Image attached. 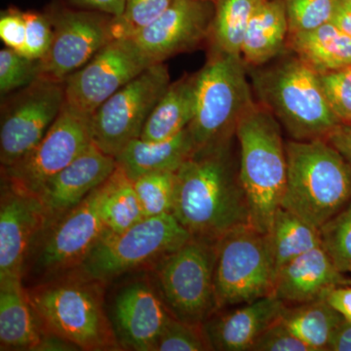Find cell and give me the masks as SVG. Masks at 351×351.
<instances>
[{
    "label": "cell",
    "mask_w": 351,
    "mask_h": 351,
    "mask_svg": "<svg viewBox=\"0 0 351 351\" xmlns=\"http://www.w3.org/2000/svg\"><path fill=\"white\" fill-rule=\"evenodd\" d=\"M93 143L91 117L64 104L56 121L27 156L1 168L2 181L38 196L44 186Z\"/></svg>",
    "instance_id": "4fadbf2b"
},
{
    "label": "cell",
    "mask_w": 351,
    "mask_h": 351,
    "mask_svg": "<svg viewBox=\"0 0 351 351\" xmlns=\"http://www.w3.org/2000/svg\"><path fill=\"white\" fill-rule=\"evenodd\" d=\"M100 215L107 230L121 233L145 219L133 181L117 166L104 182Z\"/></svg>",
    "instance_id": "f546056e"
},
{
    "label": "cell",
    "mask_w": 351,
    "mask_h": 351,
    "mask_svg": "<svg viewBox=\"0 0 351 351\" xmlns=\"http://www.w3.org/2000/svg\"><path fill=\"white\" fill-rule=\"evenodd\" d=\"M193 239L173 214L145 218L121 233L106 230L78 272L106 283L136 267L160 260Z\"/></svg>",
    "instance_id": "52a82bcc"
},
{
    "label": "cell",
    "mask_w": 351,
    "mask_h": 351,
    "mask_svg": "<svg viewBox=\"0 0 351 351\" xmlns=\"http://www.w3.org/2000/svg\"><path fill=\"white\" fill-rule=\"evenodd\" d=\"M322 247L341 272L351 267V200L320 228Z\"/></svg>",
    "instance_id": "1f68e13d"
},
{
    "label": "cell",
    "mask_w": 351,
    "mask_h": 351,
    "mask_svg": "<svg viewBox=\"0 0 351 351\" xmlns=\"http://www.w3.org/2000/svg\"><path fill=\"white\" fill-rule=\"evenodd\" d=\"M214 277L218 311L274 295L276 270L267 233L244 226L219 239Z\"/></svg>",
    "instance_id": "ba28073f"
},
{
    "label": "cell",
    "mask_w": 351,
    "mask_h": 351,
    "mask_svg": "<svg viewBox=\"0 0 351 351\" xmlns=\"http://www.w3.org/2000/svg\"><path fill=\"white\" fill-rule=\"evenodd\" d=\"M287 49L318 75L351 64V38L332 22L313 31L289 36Z\"/></svg>",
    "instance_id": "484cf974"
},
{
    "label": "cell",
    "mask_w": 351,
    "mask_h": 351,
    "mask_svg": "<svg viewBox=\"0 0 351 351\" xmlns=\"http://www.w3.org/2000/svg\"><path fill=\"white\" fill-rule=\"evenodd\" d=\"M52 43L39 60L40 80L64 83L113 39L112 16L56 3L48 9Z\"/></svg>",
    "instance_id": "8fae6325"
},
{
    "label": "cell",
    "mask_w": 351,
    "mask_h": 351,
    "mask_svg": "<svg viewBox=\"0 0 351 351\" xmlns=\"http://www.w3.org/2000/svg\"><path fill=\"white\" fill-rule=\"evenodd\" d=\"M332 22L351 38V0H339Z\"/></svg>",
    "instance_id": "bcb514c9"
},
{
    "label": "cell",
    "mask_w": 351,
    "mask_h": 351,
    "mask_svg": "<svg viewBox=\"0 0 351 351\" xmlns=\"http://www.w3.org/2000/svg\"><path fill=\"white\" fill-rule=\"evenodd\" d=\"M103 184L76 206L46 225L34 242V270L57 276L77 269L104 232L107 230L100 215Z\"/></svg>",
    "instance_id": "5bb4252c"
},
{
    "label": "cell",
    "mask_w": 351,
    "mask_h": 351,
    "mask_svg": "<svg viewBox=\"0 0 351 351\" xmlns=\"http://www.w3.org/2000/svg\"><path fill=\"white\" fill-rule=\"evenodd\" d=\"M215 2L172 0L165 12L133 39L152 64L208 44Z\"/></svg>",
    "instance_id": "2e32d148"
},
{
    "label": "cell",
    "mask_w": 351,
    "mask_h": 351,
    "mask_svg": "<svg viewBox=\"0 0 351 351\" xmlns=\"http://www.w3.org/2000/svg\"><path fill=\"white\" fill-rule=\"evenodd\" d=\"M117 167L115 157L101 152L92 143L73 162L54 176L38 195L47 223L80 204L107 181Z\"/></svg>",
    "instance_id": "d6986e66"
},
{
    "label": "cell",
    "mask_w": 351,
    "mask_h": 351,
    "mask_svg": "<svg viewBox=\"0 0 351 351\" xmlns=\"http://www.w3.org/2000/svg\"><path fill=\"white\" fill-rule=\"evenodd\" d=\"M286 156L281 207L320 230L351 200V166L325 138L289 140Z\"/></svg>",
    "instance_id": "277c9868"
},
{
    "label": "cell",
    "mask_w": 351,
    "mask_h": 351,
    "mask_svg": "<svg viewBox=\"0 0 351 351\" xmlns=\"http://www.w3.org/2000/svg\"><path fill=\"white\" fill-rule=\"evenodd\" d=\"M322 246L291 261L276 276L274 295L286 304L324 300L332 289L350 285Z\"/></svg>",
    "instance_id": "44dd1931"
},
{
    "label": "cell",
    "mask_w": 351,
    "mask_h": 351,
    "mask_svg": "<svg viewBox=\"0 0 351 351\" xmlns=\"http://www.w3.org/2000/svg\"><path fill=\"white\" fill-rule=\"evenodd\" d=\"M289 24L284 0H267L251 18L241 46L247 68H258L287 49Z\"/></svg>",
    "instance_id": "603a6c76"
},
{
    "label": "cell",
    "mask_w": 351,
    "mask_h": 351,
    "mask_svg": "<svg viewBox=\"0 0 351 351\" xmlns=\"http://www.w3.org/2000/svg\"><path fill=\"white\" fill-rule=\"evenodd\" d=\"M217 242L191 239L160 258L156 276L171 315L202 325L218 311L215 292Z\"/></svg>",
    "instance_id": "9c48e42d"
},
{
    "label": "cell",
    "mask_w": 351,
    "mask_h": 351,
    "mask_svg": "<svg viewBox=\"0 0 351 351\" xmlns=\"http://www.w3.org/2000/svg\"><path fill=\"white\" fill-rule=\"evenodd\" d=\"M196 151L189 127L160 142L138 138L131 141L115 156L117 166L134 181L141 176L160 171L176 172Z\"/></svg>",
    "instance_id": "7402d4cb"
},
{
    "label": "cell",
    "mask_w": 351,
    "mask_h": 351,
    "mask_svg": "<svg viewBox=\"0 0 351 351\" xmlns=\"http://www.w3.org/2000/svg\"><path fill=\"white\" fill-rule=\"evenodd\" d=\"M239 173L250 225L269 232L281 207L287 184V156L282 127L262 104L256 101L237 128Z\"/></svg>",
    "instance_id": "3957f363"
},
{
    "label": "cell",
    "mask_w": 351,
    "mask_h": 351,
    "mask_svg": "<svg viewBox=\"0 0 351 351\" xmlns=\"http://www.w3.org/2000/svg\"><path fill=\"white\" fill-rule=\"evenodd\" d=\"M145 218L172 214L176 172L160 171L141 176L133 181Z\"/></svg>",
    "instance_id": "4dcf8cb0"
},
{
    "label": "cell",
    "mask_w": 351,
    "mask_h": 351,
    "mask_svg": "<svg viewBox=\"0 0 351 351\" xmlns=\"http://www.w3.org/2000/svg\"><path fill=\"white\" fill-rule=\"evenodd\" d=\"M254 95L291 140L326 138L341 123L323 91L319 75L292 51L258 68H248Z\"/></svg>",
    "instance_id": "7a4b0ae2"
},
{
    "label": "cell",
    "mask_w": 351,
    "mask_h": 351,
    "mask_svg": "<svg viewBox=\"0 0 351 351\" xmlns=\"http://www.w3.org/2000/svg\"><path fill=\"white\" fill-rule=\"evenodd\" d=\"M170 83L167 66L156 63L124 85L92 114L94 144L115 157L128 143L140 138Z\"/></svg>",
    "instance_id": "30bf717a"
},
{
    "label": "cell",
    "mask_w": 351,
    "mask_h": 351,
    "mask_svg": "<svg viewBox=\"0 0 351 351\" xmlns=\"http://www.w3.org/2000/svg\"><path fill=\"white\" fill-rule=\"evenodd\" d=\"M350 272H351V267H350Z\"/></svg>",
    "instance_id": "c3c4849f"
},
{
    "label": "cell",
    "mask_w": 351,
    "mask_h": 351,
    "mask_svg": "<svg viewBox=\"0 0 351 351\" xmlns=\"http://www.w3.org/2000/svg\"><path fill=\"white\" fill-rule=\"evenodd\" d=\"M196 73L170 83L145 122L141 138L160 142L181 133L195 112Z\"/></svg>",
    "instance_id": "d4e9b609"
},
{
    "label": "cell",
    "mask_w": 351,
    "mask_h": 351,
    "mask_svg": "<svg viewBox=\"0 0 351 351\" xmlns=\"http://www.w3.org/2000/svg\"><path fill=\"white\" fill-rule=\"evenodd\" d=\"M103 284L77 272L25 291L44 332L69 339L80 350H120L104 308Z\"/></svg>",
    "instance_id": "5b68a950"
},
{
    "label": "cell",
    "mask_w": 351,
    "mask_h": 351,
    "mask_svg": "<svg viewBox=\"0 0 351 351\" xmlns=\"http://www.w3.org/2000/svg\"><path fill=\"white\" fill-rule=\"evenodd\" d=\"M25 20L24 11L10 7L0 16V38L7 48L22 54L25 43Z\"/></svg>",
    "instance_id": "ab89813d"
},
{
    "label": "cell",
    "mask_w": 351,
    "mask_h": 351,
    "mask_svg": "<svg viewBox=\"0 0 351 351\" xmlns=\"http://www.w3.org/2000/svg\"><path fill=\"white\" fill-rule=\"evenodd\" d=\"M39 61L23 56L17 51H0V93L7 96L38 80Z\"/></svg>",
    "instance_id": "e575fe53"
},
{
    "label": "cell",
    "mask_w": 351,
    "mask_h": 351,
    "mask_svg": "<svg viewBox=\"0 0 351 351\" xmlns=\"http://www.w3.org/2000/svg\"><path fill=\"white\" fill-rule=\"evenodd\" d=\"M289 36L313 31L334 19L339 0H284Z\"/></svg>",
    "instance_id": "836d02e7"
},
{
    "label": "cell",
    "mask_w": 351,
    "mask_h": 351,
    "mask_svg": "<svg viewBox=\"0 0 351 351\" xmlns=\"http://www.w3.org/2000/svg\"><path fill=\"white\" fill-rule=\"evenodd\" d=\"M126 0H66L64 3L75 8L98 11L112 17H119L124 11Z\"/></svg>",
    "instance_id": "60d3db41"
},
{
    "label": "cell",
    "mask_w": 351,
    "mask_h": 351,
    "mask_svg": "<svg viewBox=\"0 0 351 351\" xmlns=\"http://www.w3.org/2000/svg\"><path fill=\"white\" fill-rule=\"evenodd\" d=\"M351 166V122H341L326 138Z\"/></svg>",
    "instance_id": "b9f144b4"
},
{
    "label": "cell",
    "mask_w": 351,
    "mask_h": 351,
    "mask_svg": "<svg viewBox=\"0 0 351 351\" xmlns=\"http://www.w3.org/2000/svg\"><path fill=\"white\" fill-rule=\"evenodd\" d=\"M152 64L133 38L112 39L64 80V104L91 117L113 94Z\"/></svg>",
    "instance_id": "9a60e30c"
},
{
    "label": "cell",
    "mask_w": 351,
    "mask_h": 351,
    "mask_svg": "<svg viewBox=\"0 0 351 351\" xmlns=\"http://www.w3.org/2000/svg\"><path fill=\"white\" fill-rule=\"evenodd\" d=\"M80 350L75 343L69 339L62 338L52 332H43L40 341L34 351H71Z\"/></svg>",
    "instance_id": "f6af8a7d"
},
{
    "label": "cell",
    "mask_w": 351,
    "mask_h": 351,
    "mask_svg": "<svg viewBox=\"0 0 351 351\" xmlns=\"http://www.w3.org/2000/svg\"><path fill=\"white\" fill-rule=\"evenodd\" d=\"M345 319L325 300L286 304L279 320L311 351H327L332 332Z\"/></svg>",
    "instance_id": "83f0119b"
},
{
    "label": "cell",
    "mask_w": 351,
    "mask_h": 351,
    "mask_svg": "<svg viewBox=\"0 0 351 351\" xmlns=\"http://www.w3.org/2000/svg\"><path fill=\"white\" fill-rule=\"evenodd\" d=\"M47 223L38 196L2 181L0 202V282L21 280L32 246Z\"/></svg>",
    "instance_id": "e0dca14e"
},
{
    "label": "cell",
    "mask_w": 351,
    "mask_h": 351,
    "mask_svg": "<svg viewBox=\"0 0 351 351\" xmlns=\"http://www.w3.org/2000/svg\"><path fill=\"white\" fill-rule=\"evenodd\" d=\"M43 332L22 281L0 282L1 350H34Z\"/></svg>",
    "instance_id": "cb8c5ba5"
},
{
    "label": "cell",
    "mask_w": 351,
    "mask_h": 351,
    "mask_svg": "<svg viewBox=\"0 0 351 351\" xmlns=\"http://www.w3.org/2000/svg\"><path fill=\"white\" fill-rule=\"evenodd\" d=\"M324 300L337 313L351 322V287L348 285L332 289Z\"/></svg>",
    "instance_id": "7bdbcfd3"
},
{
    "label": "cell",
    "mask_w": 351,
    "mask_h": 351,
    "mask_svg": "<svg viewBox=\"0 0 351 351\" xmlns=\"http://www.w3.org/2000/svg\"><path fill=\"white\" fill-rule=\"evenodd\" d=\"M213 350L202 325L191 324L171 316L166 323L156 351Z\"/></svg>",
    "instance_id": "d590c367"
},
{
    "label": "cell",
    "mask_w": 351,
    "mask_h": 351,
    "mask_svg": "<svg viewBox=\"0 0 351 351\" xmlns=\"http://www.w3.org/2000/svg\"><path fill=\"white\" fill-rule=\"evenodd\" d=\"M172 214L191 237L212 242L251 226L237 135L197 149L176 171Z\"/></svg>",
    "instance_id": "6da1fadb"
},
{
    "label": "cell",
    "mask_w": 351,
    "mask_h": 351,
    "mask_svg": "<svg viewBox=\"0 0 351 351\" xmlns=\"http://www.w3.org/2000/svg\"><path fill=\"white\" fill-rule=\"evenodd\" d=\"M172 0H126L123 13L113 17V39L133 38L158 19Z\"/></svg>",
    "instance_id": "d6a6232c"
},
{
    "label": "cell",
    "mask_w": 351,
    "mask_h": 351,
    "mask_svg": "<svg viewBox=\"0 0 351 351\" xmlns=\"http://www.w3.org/2000/svg\"><path fill=\"white\" fill-rule=\"evenodd\" d=\"M171 316L152 286L136 281L125 286L115 298L112 324L122 350L156 351Z\"/></svg>",
    "instance_id": "ac0fdd59"
},
{
    "label": "cell",
    "mask_w": 351,
    "mask_h": 351,
    "mask_svg": "<svg viewBox=\"0 0 351 351\" xmlns=\"http://www.w3.org/2000/svg\"><path fill=\"white\" fill-rule=\"evenodd\" d=\"M327 351H351V322L343 319L332 332Z\"/></svg>",
    "instance_id": "ee69618b"
},
{
    "label": "cell",
    "mask_w": 351,
    "mask_h": 351,
    "mask_svg": "<svg viewBox=\"0 0 351 351\" xmlns=\"http://www.w3.org/2000/svg\"><path fill=\"white\" fill-rule=\"evenodd\" d=\"M328 103L341 122H351V64L319 75Z\"/></svg>",
    "instance_id": "8d00e7d4"
},
{
    "label": "cell",
    "mask_w": 351,
    "mask_h": 351,
    "mask_svg": "<svg viewBox=\"0 0 351 351\" xmlns=\"http://www.w3.org/2000/svg\"><path fill=\"white\" fill-rule=\"evenodd\" d=\"M206 1L216 2V1H217V0H206Z\"/></svg>",
    "instance_id": "7dc6e473"
},
{
    "label": "cell",
    "mask_w": 351,
    "mask_h": 351,
    "mask_svg": "<svg viewBox=\"0 0 351 351\" xmlns=\"http://www.w3.org/2000/svg\"><path fill=\"white\" fill-rule=\"evenodd\" d=\"M285 302L276 295L244 304L226 313H214L203 323L212 350L251 351L265 330L280 318Z\"/></svg>",
    "instance_id": "ffe728a7"
},
{
    "label": "cell",
    "mask_w": 351,
    "mask_h": 351,
    "mask_svg": "<svg viewBox=\"0 0 351 351\" xmlns=\"http://www.w3.org/2000/svg\"><path fill=\"white\" fill-rule=\"evenodd\" d=\"M241 56L210 49L196 73L195 112L189 129L196 151L235 137L245 113L256 103Z\"/></svg>",
    "instance_id": "8992f818"
},
{
    "label": "cell",
    "mask_w": 351,
    "mask_h": 351,
    "mask_svg": "<svg viewBox=\"0 0 351 351\" xmlns=\"http://www.w3.org/2000/svg\"><path fill=\"white\" fill-rule=\"evenodd\" d=\"M267 234L274 256L276 276L279 270L291 261L322 246L320 230L283 207L277 210Z\"/></svg>",
    "instance_id": "4316f807"
},
{
    "label": "cell",
    "mask_w": 351,
    "mask_h": 351,
    "mask_svg": "<svg viewBox=\"0 0 351 351\" xmlns=\"http://www.w3.org/2000/svg\"><path fill=\"white\" fill-rule=\"evenodd\" d=\"M64 101V83L40 78L6 96L0 124L1 168L18 162L43 140Z\"/></svg>",
    "instance_id": "7c38bea8"
},
{
    "label": "cell",
    "mask_w": 351,
    "mask_h": 351,
    "mask_svg": "<svg viewBox=\"0 0 351 351\" xmlns=\"http://www.w3.org/2000/svg\"><path fill=\"white\" fill-rule=\"evenodd\" d=\"M251 351H311V348L277 320L261 335Z\"/></svg>",
    "instance_id": "f35d334b"
},
{
    "label": "cell",
    "mask_w": 351,
    "mask_h": 351,
    "mask_svg": "<svg viewBox=\"0 0 351 351\" xmlns=\"http://www.w3.org/2000/svg\"><path fill=\"white\" fill-rule=\"evenodd\" d=\"M25 20V43L23 56L32 60L43 59L52 43L53 23L50 14L38 11H24Z\"/></svg>",
    "instance_id": "74e56055"
},
{
    "label": "cell",
    "mask_w": 351,
    "mask_h": 351,
    "mask_svg": "<svg viewBox=\"0 0 351 351\" xmlns=\"http://www.w3.org/2000/svg\"><path fill=\"white\" fill-rule=\"evenodd\" d=\"M267 0H217L208 45L209 49L241 56L245 32L251 18Z\"/></svg>",
    "instance_id": "f1b7e54d"
}]
</instances>
